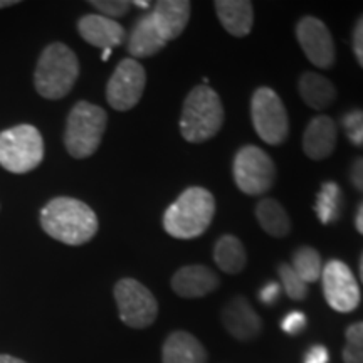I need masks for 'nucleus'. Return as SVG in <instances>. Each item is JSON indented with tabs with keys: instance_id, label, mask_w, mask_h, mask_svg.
Instances as JSON below:
<instances>
[{
	"instance_id": "1",
	"label": "nucleus",
	"mask_w": 363,
	"mask_h": 363,
	"mask_svg": "<svg viewBox=\"0 0 363 363\" xmlns=\"http://www.w3.org/2000/svg\"><path fill=\"white\" fill-rule=\"evenodd\" d=\"M40 225L59 242L81 246L98 233V217L88 203L72 197L52 199L40 212Z\"/></svg>"
},
{
	"instance_id": "2",
	"label": "nucleus",
	"mask_w": 363,
	"mask_h": 363,
	"mask_svg": "<svg viewBox=\"0 0 363 363\" xmlns=\"http://www.w3.org/2000/svg\"><path fill=\"white\" fill-rule=\"evenodd\" d=\"M216 214L214 195L203 187H190L163 214V229L175 239H197Z\"/></svg>"
},
{
	"instance_id": "3",
	"label": "nucleus",
	"mask_w": 363,
	"mask_h": 363,
	"mask_svg": "<svg viewBox=\"0 0 363 363\" xmlns=\"http://www.w3.org/2000/svg\"><path fill=\"white\" fill-rule=\"evenodd\" d=\"M224 125V106L219 94L206 84L195 86L185 98L180 116L182 136L190 143L214 138Z\"/></svg>"
},
{
	"instance_id": "4",
	"label": "nucleus",
	"mask_w": 363,
	"mask_h": 363,
	"mask_svg": "<svg viewBox=\"0 0 363 363\" xmlns=\"http://www.w3.org/2000/svg\"><path fill=\"white\" fill-rule=\"evenodd\" d=\"M78 76L79 61L74 51L62 43L49 44L35 66V91L45 99H61L71 93Z\"/></svg>"
},
{
	"instance_id": "5",
	"label": "nucleus",
	"mask_w": 363,
	"mask_h": 363,
	"mask_svg": "<svg viewBox=\"0 0 363 363\" xmlns=\"http://www.w3.org/2000/svg\"><path fill=\"white\" fill-rule=\"evenodd\" d=\"M108 125V115L101 106L79 101L74 104L67 116L65 145L67 153L74 158H88L101 145L104 130Z\"/></svg>"
},
{
	"instance_id": "6",
	"label": "nucleus",
	"mask_w": 363,
	"mask_h": 363,
	"mask_svg": "<svg viewBox=\"0 0 363 363\" xmlns=\"http://www.w3.org/2000/svg\"><path fill=\"white\" fill-rule=\"evenodd\" d=\"M44 160V142L33 125H19L0 133V165L12 174L33 172Z\"/></svg>"
},
{
	"instance_id": "7",
	"label": "nucleus",
	"mask_w": 363,
	"mask_h": 363,
	"mask_svg": "<svg viewBox=\"0 0 363 363\" xmlns=\"http://www.w3.org/2000/svg\"><path fill=\"white\" fill-rule=\"evenodd\" d=\"M234 180L240 192L246 195H264L276 180V167L264 150L246 145L235 153Z\"/></svg>"
},
{
	"instance_id": "8",
	"label": "nucleus",
	"mask_w": 363,
	"mask_h": 363,
	"mask_svg": "<svg viewBox=\"0 0 363 363\" xmlns=\"http://www.w3.org/2000/svg\"><path fill=\"white\" fill-rule=\"evenodd\" d=\"M251 116L256 133L267 145H281L288 138V113L281 98L271 88H257L251 99Z\"/></svg>"
},
{
	"instance_id": "9",
	"label": "nucleus",
	"mask_w": 363,
	"mask_h": 363,
	"mask_svg": "<svg viewBox=\"0 0 363 363\" xmlns=\"http://www.w3.org/2000/svg\"><path fill=\"white\" fill-rule=\"evenodd\" d=\"M115 299L120 320L135 330L148 328L158 316V303L152 291L140 281L123 278L115 286Z\"/></svg>"
},
{
	"instance_id": "10",
	"label": "nucleus",
	"mask_w": 363,
	"mask_h": 363,
	"mask_svg": "<svg viewBox=\"0 0 363 363\" xmlns=\"http://www.w3.org/2000/svg\"><path fill=\"white\" fill-rule=\"evenodd\" d=\"M147 86L145 67L133 57H126L113 71L106 86V99L116 111H128L138 104Z\"/></svg>"
},
{
	"instance_id": "11",
	"label": "nucleus",
	"mask_w": 363,
	"mask_h": 363,
	"mask_svg": "<svg viewBox=\"0 0 363 363\" xmlns=\"http://www.w3.org/2000/svg\"><path fill=\"white\" fill-rule=\"evenodd\" d=\"M321 283L326 303L335 311L350 313L360 305V288L350 267L343 261L326 262L321 271Z\"/></svg>"
},
{
	"instance_id": "12",
	"label": "nucleus",
	"mask_w": 363,
	"mask_h": 363,
	"mask_svg": "<svg viewBox=\"0 0 363 363\" xmlns=\"http://www.w3.org/2000/svg\"><path fill=\"white\" fill-rule=\"evenodd\" d=\"M296 38L306 57L316 67L328 69L333 66L335 43L323 21L316 17H303L296 26Z\"/></svg>"
},
{
	"instance_id": "13",
	"label": "nucleus",
	"mask_w": 363,
	"mask_h": 363,
	"mask_svg": "<svg viewBox=\"0 0 363 363\" xmlns=\"http://www.w3.org/2000/svg\"><path fill=\"white\" fill-rule=\"evenodd\" d=\"M222 321L225 330L233 335L235 340L249 342L254 340L262 330V321L259 315L254 311L246 298H234L222 310Z\"/></svg>"
},
{
	"instance_id": "14",
	"label": "nucleus",
	"mask_w": 363,
	"mask_h": 363,
	"mask_svg": "<svg viewBox=\"0 0 363 363\" xmlns=\"http://www.w3.org/2000/svg\"><path fill=\"white\" fill-rule=\"evenodd\" d=\"M219 278L207 266L192 264L180 267L172 278V289L182 298H202L219 288Z\"/></svg>"
},
{
	"instance_id": "15",
	"label": "nucleus",
	"mask_w": 363,
	"mask_h": 363,
	"mask_svg": "<svg viewBox=\"0 0 363 363\" xmlns=\"http://www.w3.org/2000/svg\"><path fill=\"white\" fill-rule=\"evenodd\" d=\"M158 34L169 43L184 33L190 19V2L187 0H160L150 12Z\"/></svg>"
},
{
	"instance_id": "16",
	"label": "nucleus",
	"mask_w": 363,
	"mask_h": 363,
	"mask_svg": "<svg viewBox=\"0 0 363 363\" xmlns=\"http://www.w3.org/2000/svg\"><path fill=\"white\" fill-rule=\"evenodd\" d=\"M78 30L86 43L101 49H113L125 40V29L116 21L103 17L101 13H89L81 17Z\"/></svg>"
},
{
	"instance_id": "17",
	"label": "nucleus",
	"mask_w": 363,
	"mask_h": 363,
	"mask_svg": "<svg viewBox=\"0 0 363 363\" xmlns=\"http://www.w3.org/2000/svg\"><path fill=\"white\" fill-rule=\"evenodd\" d=\"M337 125L330 116H316L303 135V150L311 160H325L337 147Z\"/></svg>"
},
{
	"instance_id": "18",
	"label": "nucleus",
	"mask_w": 363,
	"mask_h": 363,
	"mask_svg": "<svg viewBox=\"0 0 363 363\" xmlns=\"http://www.w3.org/2000/svg\"><path fill=\"white\" fill-rule=\"evenodd\" d=\"M162 363H207V352L194 335L179 330L163 343Z\"/></svg>"
},
{
	"instance_id": "19",
	"label": "nucleus",
	"mask_w": 363,
	"mask_h": 363,
	"mask_svg": "<svg viewBox=\"0 0 363 363\" xmlns=\"http://www.w3.org/2000/svg\"><path fill=\"white\" fill-rule=\"evenodd\" d=\"M220 24L234 38H246L254 24V9L249 0H220L214 4Z\"/></svg>"
},
{
	"instance_id": "20",
	"label": "nucleus",
	"mask_w": 363,
	"mask_h": 363,
	"mask_svg": "<svg viewBox=\"0 0 363 363\" xmlns=\"http://www.w3.org/2000/svg\"><path fill=\"white\" fill-rule=\"evenodd\" d=\"M165 45L167 40L158 34L150 12L136 21L128 38V52L133 56V59L155 56Z\"/></svg>"
},
{
	"instance_id": "21",
	"label": "nucleus",
	"mask_w": 363,
	"mask_h": 363,
	"mask_svg": "<svg viewBox=\"0 0 363 363\" xmlns=\"http://www.w3.org/2000/svg\"><path fill=\"white\" fill-rule=\"evenodd\" d=\"M298 89L303 101L313 110H326L337 98V89L333 83L318 72H305L299 78Z\"/></svg>"
},
{
	"instance_id": "22",
	"label": "nucleus",
	"mask_w": 363,
	"mask_h": 363,
	"mask_svg": "<svg viewBox=\"0 0 363 363\" xmlns=\"http://www.w3.org/2000/svg\"><path fill=\"white\" fill-rule=\"evenodd\" d=\"M214 261L220 271L227 272V274H238L246 267V249L235 235H222L216 242Z\"/></svg>"
},
{
	"instance_id": "23",
	"label": "nucleus",
	"mask_w": 363,
	"mask_h": 363,
	"mask_svg": "<svg viewBox=\"0 0 363 363\" xmlns=\"http://www.w3.org/2000/svg\"><path fill=\"white\" fill-rule=\"evenodd\" d=\"M256 217L262 229L272 238H284L291 230V222L284 207L274 199H262L256 207Z\"/></svg>"
},
{
	"instance_id": "24",
	"label": "nucleus",
	"mask_w": 363,
	"mask_h": 363,
	"mask_svg": "<svg viewBox=\"0 0 363 363\" xmlns=\"http://www.w3.org/2000/svg\"><path fill=\"white\" fill-rule=\"evenodd\" d=\"M342 211V190L335 182H325L318 192L315 212L321 224H331L340 217Z\"/></svg>"
},
{
	"instance_id": "25",
	"label": "nucleus",
	"mask_w": 363,
	"mask_h": 363,
	"mask_svg": "<svg viewBox=\"0 0 363 363\" xmlns=\"http://www.w3.org/2000/svg\"><path fill=\"white\" fill-rule=\"evenodd\" d=\"M293 271L305 281L306 284L315 283L321 278V271H323V262L321 256L316 249L313 247H299L293 254Z\"/></svg>"
},
{
	"instance_id": "26",
	"label": "nucleus",
	"mask_w": 363,
	"mask_h": 363,
	"mask_svg": "<svg viewBox=\"0 0 363 363\" xmlns=\"http://www.w3.org/2000/svg\"><path fill=\"white\" fill-rule=\"evenodd\" d=\"M278 272L281 279V289L289 298L294 299V301H301V299L306 298L308 284L293 271L291 264H281Z\"/></svg>"
},
{
	"instance_id": "27",
	"label": "nucleus",
	"mask_w": 363,
	"mask_h": 363,
	"mask_svg": "<svg viewBox=\"0 0 363 363\" xmlns=\"http://www.w3.org/2000/svg\"><path fill=\"white\" fill-rule=\"evenodd\" d=\"M343 360L345 363H363V321L347 328Z\"/></svg>"
},
{
	"instance_id": "28",
	"label": "nucleus",
	"mask_w": 363,
	"mask_h": 363,
	"mask_svg": "<svg viewBox=\"0 0 363 363\" xmlns=\"http://www.w3.org/2000/svg\"><path fill=\"white\" fill-rule=\"evenodd\" d=\"M342 126L347 133L348 140L355 145V147H363V111L353 110L348 111L343 116Z\"/></svg>"
},
{
	"instance_id": "29",
	"label": "nucleus",
	"mask_w": 363,
	"mask_h": 363,
	"mask_svg": "<svg viewBox=\"0 0 363 363\" xmlns=\"http://www.w3.org/2000/svg\"><path fill=\"white\" fill-rule=\"evenodd\" d=\"M89 4L96 7V11L101 12V16L108 17V19H116V17L125 16L131 7V2H126V0H93Z\"/></svg>"
},
{
	"instance_id": "30",
	"label": "nucleus",
	"mask_w": 363,
	"mask_h": 363,
	"mask_svg": "<svg viewBox=\"0 0 363 363\" xmlns=\"http://www.w3.org/2000/svg\"><path fill=\"white\" fill-rule=\"evenodd\" d=\"M306 326V316L301 311H291L288 313L281 321V328L288 335H298L305 330Z\"/></svg>"
},
{
	"instance_id": "31",
	"label": "nucleus",
	"mask_w": 363,
	"mask_h": 363,
	"mask_svg": "<svg viewBox=\"0 0 363 363\" xmlns=\"http://www.w3.org/2000/svg\"><path fill=\"white\" fill-rule=\"evenodd\" d=\"M281 291H283V289H281V284L274 283V281H271V283H266L259 289V293H257V298H259V301L262 303V305L271 306V305H274L276 301H278Z\"/></svg>"
},
{
	"instance_id": "32",
	"label": "nucleus",
	"mask_w": 363,
	"mask_h": 363,
	"mask_svg": "<svg viewBox=\"0 0 363 363\" xmlns=\"http://www.w3.org/2000/svg\"><path fill=\"white\" fill-rule=\"evenodd\" d=\"M353 52L358 65L363 67V16L357 21L355 29H353Z\"/></svg>"
},
{
	"instance_id": "33",
	"label": "nucleus",
	"mask_w": 363,
	"mask_h": 363,
	"mask_svg": "<svg viewBox=\"0 0 363 363\" xmlns=\"http://www.w3.org/2000/svg\"><path fill=\"white\" fill-rule=\"evenodd\" d=\"M328 362H330V353L323 345H313L310 350L306 352L305 360H303V363H328Z\"/></svg>"
},
{
	"instance_id": "34",
	"label": "nucleus",
	"mask_w": 363,
	"mask_h": 363,
	"mask_svg": "<svg viewBox=\"0 0 363 363\" xmlns=\"http://www.w3.org/2000/svg\"><path fill=\"white\" fill-rule=\"evenodd\" d=\"M350 180L358 192L363 194V158H358L352 165L350 172Z\"/></svg>"
},
{
	"instance_id": "35",
	"label": "nucleus",
	"mask_w": 363,
	"mask_h": 363,
	"mask_svg": "<svg viewBox=\"0 0 363 363\" xmlns=\"http://www.w3.org/2000/svg\"><path fill=\"white\" fill-rule=\"evenodd\" d=\"M355 227H357L358 233L363 235V202L360 203V207H358V212L355 217Z\"/></svg>"
},
{
	"instance_id": "36",
	"label": "nucleus",
	"mask_w": 363,
	"mask_h": 363,
	"mask_svg": "<svg viewBox=\"0 0 363 363\" xmlns=\"http://www.w3.org/2000/svg\"><path fill=\"white\" fill-rule=\"evenodd\" d=\"M0 363H27V362L21 360V358L12 357V355H0Z\"/></svg>"
},
{
	"instance_id": "37",
	"label": "nucleus",
	"mask_w": 363,
	"mask_h": 363,
	"mask_svg": "<svg viewBox=\"0 0 363 363\" xmlns=\"http://www.w3.org/2000/svg\"><path fill=\"white\" fill-rule=\"evenodd\" d=\"M16 4H19V2H17V0H0V9L16 6Z\"/></svg>"
},
{
	"instance_id": "38",
	"label": "nucleus",
	"mask_w": 363,
	"mask_h": 363,
	"mask_svg": "<svg viewBox=\"0 0 363 363\" xmlns=\"http://www.w3.org/2000/svg\"><path fill=\"white\" fill-rule=\"evenodd\" d=\"M131 6L142 7V9H148V7H150V2H138V0H136V2H131Z\"/></svg>"
},
{
	"instance_id": "39",
	"label": "nucleus",
	"mask_w": 363,
	"mask_h": 363,
	"mask_svg": "<svg viewBox=\"0 0 363 363\" xmlns=\"http://www.w3.org/2000/svg\"><path fill=\"white\" fill-rule=\"evenodd\" d=\"M111 51H113V49H104V52H103V61H106V59L111 56Z\"/></svg>"
},
{
	"instance_id": "40",
	"label": "nucleus",
	"mask_w": 363,
	"mask_h": 363,
	"mask_svg": "<svg viewBox=\"0 0 363 363\" xmlns=\"http://www.w3.org/2000/svg\"><path fill=\"white\" fill-rule=\"evenodd\" d=\"M360 279L363 283V254H362V259H360Z\"/></svg>"
}]
</instances>
